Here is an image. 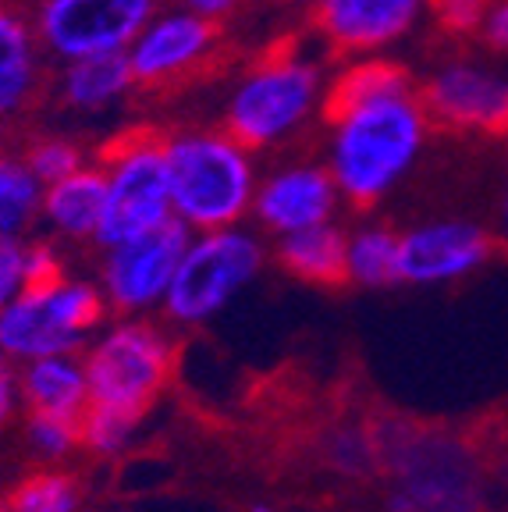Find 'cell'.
<instances>
[{"label": "cell", "mask_w": 508, "mask_h": 512, "mask_svg": "<svg viewBox=\"0 0 508 512\" xmlns=\"http://www.w3.org/2000/svg\"><path fill=\"white\" fill-rule=\"evenodd\" d=\"M327 171L356 210H370L405 182L427 146L423 93L391 61H359L327 89Z\"/></svg>", "instance_id": "6da1fadb"}, {"label": "cell", "mask_w": 508, "mask_h": 512, "mask_svg": "<svg viewBox=\"0 0 508 512\" xmlns=\"http://www.w3.org/2000/svg\"><path fill=\"white\" fill-rule=\"evenodd\" d=\"M167 182H171V214L189 232H210L242 224L253 214L256 160L246 143L228 128H189L164 139Z\"/></svg>", "instance_id": "7a4b0ae2"}, {"label": "cell", "mask_w": 508, "mask_h": 512, "mask_svg": "<svg viewBox=\"0 0 508 512\" xmlns=\"http://www.w3.org/2000/svg\"><path fill=\"white\" fill-rule=\"evenodd\" d=\"M391 473L388 512H480L484 477L466 441L441 431L377 434Z\"/></svg>", "instance_id": "3957f363"}, {"label": "cell", "mask_w": 508, "mask_h": 512, "mask_svg": "<svg viewBox=\"0 0 508 512\" xmlns=\"http://www.w3.org/2000/svg\"><path fill=\"white\" fill-rule=\"evenodd\" d=\"M327 100V75L313 57L278 54L249 68L224 104V125L249 150L292 139Z\"/></svg>", "instance_id": "277c9868"}, {"label": "cell", "mask_w": 508, "mask_h": 512, "mask_svg": "<svg viewBox=\"0 0 508 512\" xmlns=\"http://www.w3.org/2000/svg\"><path fill=\"white\" fill-rule=\"evenodd\" d=\"M263 264L267 242L242 224L192 232L160 313L175 328H203L242 288L260 278Z\"/></svg>", "instance_id": "5b68a950"}, {"label": "cell", "mask_w": 508, "mask_h": 512, "mask_svg": "<svg viewBox=\"0 0 508 512\" xmlns=\"http://www.w3.org/2000/svg\"><path fill=\"white\" fill-rule=\"evenodd\" d=\"M107 299L96 281L57 274L36 281L0 310V349L15 363L57 352H82L104 328Z\"/></svg>", "instance_id": "8992f818"}, {"label": "cell", "mask_w": 508, "mask_h": 512, "mask_svg": "<svg viewBox=\"0 0 508 512\" xmlns=\"http://www.w3.org/2000/svg\"><path fill=\"white\" fill-rule=\"evenodd\" d=\"M89 399L146 416L175 377V338L146 317H121L82 349Z\"/></svg>", "instance_id": "52a82bcc"}, {"label": "cell", "mask_w": 508, "mask_h": 512, "mask_svg": "<svg viewBox=\"0 0 508 512\" xmlns=\"http://www.w3.org/2000/svg\"><path fill=\"white\" fill-rule=\"evenodd\" d=\"M104 214L93 246H114L171 221V182H167L164 139L135 136L104 157Z\"/></svg>", "instance_id": "ba28073f"}, {"label": "cell", "mask_w": 508, "mask_h": 512, "mask_svg": "<svg viewBox=\"0 0 508 512\" xmlns=\"http://www.w3.org/2000/svg\"><path fill=\"white\" fill-rule=\"evenodd\" d=\"M189 239V228L171 217L153 232L100 249L96 285L104 292L107 310H114L118 317H150L153 310H160Z\"/></svg>", "instance_id": "9c48e42d"}, {"label": "cell", "mask_w": 508, "mask_h": 512, "mask_svg": "<svg viewBox=\"0 0 508 512\" xmlns=\"http://www.w3.org/2000/svg\"><path fill=\"white\" fill-rule=\"evenodd\" d=\"M160 11V0H40L36 36L57 61L128 50L143 25Z\"/></svg>", "instance_id": "30bf717a"}, {"label": "cell", "mask_w": 508, "mask_h": 512, "mask_svg": "<svg viewBox=\"0 0 508 512\" xmlns=\"http://www.w3.org/2000/svg\"><path fill=\"white\" fill-rule=\"evenodd\" d=\"M494 256V235L466 217H437L398 232L402 285H455L484 271Z\"/></svg>", "instance_id": "8fae6325"}, {"label": "cell", "mask_w": 508, "mask_h": 512, "mask_svg": "<svg viewBox=\"0 0 508 512\" xmlns=\"http://www.w3.org/2000/svg\"><path fill=\"white\" fill-rule=\"evenodd\" d=\"M423 104L448 128L501 132L508 128V72L477 57H455L430 72Z\"/></svg>", "instance_id": "7c38bea8"}, {"label": "cell", "mask_w": 508, "mask_h": 512, "mask_svg": "<svg viewBox=\"0 0 508 512\" xmlns=\"http://www.w3.org/2000/svg\"><path fill=\"white\" fill-rule=\"evenodd\" d=\"M338 207H342V192L334 185L327 164H317V160H292V164L267 171L256 185L253 200L256 221L274 239L334 221Z\"/></svg>", "instance_id": "4fadbf2b"}, {"label": "cell", "mask_w": 508, "mask_h": 512, "mask_svg": "<svg viewBox=\"0 0 508 512\" xmlns=\"http://www.w3.org/2000/svg\"><path fill=\"white\" fill-rule=\"evenodd\" d=\"M217 47V22L185 8L157 11L125 50L139 86H164L196 72Z\"/></svg>", "instance_id": "5bb4252c"}, {"label": "cell", "mask_w": 508, "mask_h": 512, "mask_svg": "<svg viewBox=\"0 0 508 512\" xmlns=\"http://www.w3.org/2000/svg\"><path fill=\"white\" fill-rule=\"evenodd\" d=\"M427 0H320L317 22L334 47L374 54L413 29Z\"/></svg>", "instance_id": "9a60e30c"}, {"label": "cell", "mask_w": 508, "mask_h": 512, "mask_svg": "<svg viewBox=\"0 0 508 512\" xmlns=\"http://www.w3.org/2000/svg\"><path fill=\"white\" fill-rule=\"evenodd\" d=\"M18 388H22L25 413H47L79 420L89 409V377L82 352H57L18 363Z\"/></svg>", "instance_id": "2e32d148"}, {"label": "cell", "mask_w": 508, "mask_h": 512, "mask_svg": "<svg viewBox=\"0 0 508 512\" xmlns=\"http://www.w3.org/2000/svg\"><path fill=\"white\" fill-rule=\"evenodd\" d=\"M104 168L82 164L75 175L43 185L40 224L61 242H93L104 214Z\"/></svg>", "instance_id": "e0dca14e"}, {"label": "cell", "mask_w": 508, "mask_h": 512, "mask_svg": "<svg viewBox=\"0 0 508 512\" xmlns=\"http://www.w3.org/2000/svg\"><path fill=\"white\" fill-rule=\"evenodd\" d=\"M135 86L132 64L128 54H89L79 61H64L61 82H57V93H61L64 107H72L79 114H104L114 104H121Z\"/></svg>", "instance_id": "ac0fdd59"}, {"label": "cell", "mask_w": 508, "mask_h": 512, "mask_svg": "<svg viewBox=\"0 0 508 512\" xmlns=\"http://www.w3.org/2000/svg\"><path fill=\"white\" fill-rule=\"evenodd\" d=\"M40 89V36L18 11L0 8V121L18 118Z\"/></svg>", "instance_id": "d6986e66"}, {"label": "cell", "mask_w": 508, "mask_h": 512, "mask_svg": "<svg viewBox=\"0 0 508 512\" xmlns=\"http://www.w3.org/2000/svg\"><path fill=\"white\" fill-rule=\"evenodd\" d=\"M278 264L310 285H342L345 281V228L334 221L313 224L292 235H278Z\"/></svg>", "instance_id": "ffe728a7"}, {"label": "cell", "mask_w": 508, "mask_h": 512, "mask_svg": "<svg viewBox=\"0 0 508 512\" xmlns=\"http://www.w3.org/2000/svg\"><path fill=\"white\" fill-rule=\"evenodd\" d=\"M345 281L359 288H388L398 281V232L391 224L363 221L345 232Z\"/></svg>", "instance_id": "44dd1931"}, {"label": "cell", "mask_w": 508, "mask_h": 512, "mask_svg": "<svg viewBox=\"0 0 508 512\" xmlns=\"http://www.w3.org/2000/svg\"><path fill=\"white\" fill-rule=\"evenodd\" d=\"M43 182L25 157H0V239H25L40 224Z\"/></svg>", "instance_id": "7402d4cb"}, {"label": "cell", "mask_w": 508, "mask_h": 512, "mask_svg": "<svg viewBox=\"0 0 508 512\" xmlns=\"http://www.w3.org/2000/svg\"><path fill=\"white\" fill-rule=\"evenodd\" d=\"M79 502L82 495L75 477L57 470V466L25 473L4 495V509L8 512H79Z\"/></svg>", "instance_id": "603a6c76"}, {"label": "cell", "mask_w": 508, "mask_h": 512, "mask_svg": "<svg viewBox=\"0 0 508 512\" xmlns=\"http://www.w3.org/2000/svg\"><path fill=\"white\" fill-rule=\"evenodd\" d=\"M143 424L139 413H128L118 406H100V402H89V409L79 416V434L82 448H89L93 456L114 459L121 456L128 445L135 441V431Z\"/></svg>", "instance_id": "cb8c5ba5"}, {"label": "cell", "mask_w": 508, "mask_h": 512, "mask_svg": "<svg viewBox=\"0 0 508 512\" xmlns=\"http://www.w3.org/2000/svg\"><path fill=\"white\" fill-rule=\"evenodd\" d=\"M22 438L25 448L32 452V459H40L43 466L64 463V459H72L82 448L79 420H64V416L47 413H25Z\"/></svg>", "instance_id": "d4e9b609"}, {"label": "cell", "mask_w": 508, "mask_h": 512, "mask_svg": "<svg viewBox=\"0 0 508 512\" xmlns=\"http://www.w3.org/2000/svg\"><path fill=\"white\" fill-rule=\"evenodd\" d=\"M25 164L32 168V175L40 178L43 185L50 182H61V178L75 175V171L86 164L82 150L72 143V139L64 136H47V139H36L25 153Z\"/></svg>", "instance_id": "484cf974"}, {"label": "cell", "mask_w": 508, "mask_h": 512, "mask_svg": "<svg viewBox=\"0 0 508 512\" xmlns=\"http://www.w3.org/2000/svg\"><path fill=\"white\" fill-rule=\"evenodd\" d=\"M327 459H331L334 470L349 473V477H363V473L374 470V463L381 459V448H377V434H363V431H345L331 434L327 441Z\"/></svg>", "instance_id": "4316f807"}, {"label": "cell", "mask_w": 508, "mask_h": 512, "mask_svg": "<svg viewBox=\"0 0 508 512\" xmlns=\"http://www.w3.org/2000/svg\"><path fill=\"white\" fill-rule=\"evenodd\" d=\"M29 288V239H0V310Z\"/></svg>", "instance_id": "83f0119b"}, {"label": "cell", "mask_w": 508, "mask_h": 512, "mask_svg": "<svg viewBox=\"0 0 508 512\" xmlns=\"http://www.w3.org/2000/svg\"><path fill=\"white\" fill-rule=\"evenodd\" d=\"M427 8L448 32H477L487 0H427Z\"/></svg>", "instance_id": "f1b7e54d"}, {"label": "cell", "mask_w": 508, "mask_h": 512, "mask_svg": "<svg viewBox=\"0 0 508 512\" xmlns=\"http://www.w3.org/2000/svg\"><path fill=\"white\" fill-rule=\"evenodd\" d=\"M22 413V388H18V363L8 352L0 349V431H8L15 424V416Z\"/></svg>", "instance_id": "f546056e"}, {"label": "cell", "mask_w": 508, "mask_h": 512, "mask_svg": "<svg viewBox=\"0 0 508 512\" xmlns=\"http://www.w3.org/2000/svg\"><path fill=\"white\" fill-rule=\"evenodd\" d=\"M480 40L494 50V54L508 57V0H487L484 18L477 25Z\"/></svg>", "instance_id": "4dcf8cb0"}, {"label": "cell", "mask_w": 508, "mask_h": 512, "mask_svg": "<svg viewBox=\"0 0 508 512\" xmlns=\"http://www.w3.org/2000/svg\"><path fill=\"white\" fill-rule=\"evenodd\" d=\"M242 0H178V8L192 11V15L207 18V22H221V18L235 15Z\"/></svg>", "instance_id": "1f68e13d"}, {"label": "cell", "mask_w": 508, "mask_h": 512, "mask_svg": "<svg viewBox=\"0 0 508 512\" xmlns=\"http://www.w3.org/2000/svg\"><path fill=\"white\" fill-rule=\"evenodd\" d=\"M501 242L508 246V185H505V196H501Z\"/></svg>", "instance_id": "d6a6232c"}, {"label": "cell", "mask_w": 508, "mask_h": 512, "mask_svg": "<svg viewBox=\"0 0 508 512\" xmlns=\"http://www.w3.org/2000/svg\"><path fill=\"white\" fill-rule=\"evenodd\" d=\"M249 512H270V509H267V505H253Z\"/></svg>", "instance_id": "836d02e7"}, {"label": "cell", "mask_w": 508, "mask_h": 512, "mask_svg": "<svg viewBox=\"0 0 508 512\" xmlns=\"http://www.w3.org/2000/svg\"><path fill=\"white\" fill-rule=\"evenodd\" d=\"M295 4H320V0H295Z\"/></svg>", "instance_id": "e575fe53"}, {"label": "cell", "mask_w": 508, "mask_h": 512, "mask_svg": "<svg viewBox=\"0 0 508 512\" xmlns=\"http://www.w3.org/2000/svg\"><path fill=\"white\" fill-rule=\"evenodd\" d=\"M0 512H8V509H4V495H0Z\"/></svg>", "instance_id": "d590c367"}, {"label": "cell", "mask_w": 508, "mask_h": 512, "mask_svg": "<svg viewBox=\"0 0 508 512\" xmlns=\"http://www.w3.org/2000/svg\"><path fill=\"white\" fill-rule=\"evenodd\" d=\"M0 157H4V143H0Z\"/></svg>", "instance_id": "8d00e7d4"}, {"label": "cell", "mask_w": 508, "mask_h": 512, "mask_svg": "<svg viewBox=\"0 0 508 512\" xmlns=\"http://www.w3.org/2000/svg\"><path fill=\"white\" fill-rule=\"evenodd\" d=\"M498 512H508V509H498Z\"/></svg>", "instance_id": "74e56055"}]
</instances>
